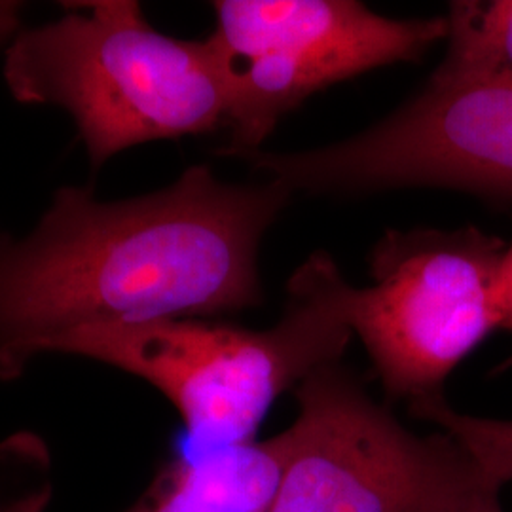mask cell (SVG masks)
I'll list each match as a JSON object with an SVG mask.
<instances>
[{"instance_id":"1","label":"cell","mask_w":512,"mask_h":512,"mask_svg":"<svg viewBox=\"0 0 512 512\" xmlns=\"http://www.w3.org/2000/svg\"><path fill=\"white\" fill-rule=\"evenodd\" d=\"M289 198L274 181L222 183L207 165L124 202L57 190L29 236L0 232V380L71 330L255 308L260 241Z\"/></svg>"},{"instance_id":"2","label":"cell","mask_w":512,"mask_h":512,"mask_svg":"<svg viewBox=\"0 0 512 512\" xmlns=\"http://www.w3.org/2000/svg\"><path fill=\"white\" fill-rule=\"evenodd\" d=\"M346 277L325 251L296 268L287 304L270 329L203 319L107 323L52 338L67 353L145 380L183 418L190 454L255 440L272 404L311 372L338 363L355 336Z\"/></svg>"},{"instance_id":"3","label":"cell","mask_w":512,"mask_h":512,"mask_svg":"<svg viewBox=\"0 0 512 512\" xmlns=\"http://www.w3.org/2000/svg\"><path fill=\"white\" fill-rule=\"evenodd\" d=\"M23 31L4 55V80L25 105L73 116L93 167L126 148L226 128L230 84L211 38L156 31L131 0Z\"/></svg>"},{"instance_id":"4","label":"cell","mask_w":512,"mask_h":512,"mask_svg":"<svg viewBox=\"0 0 512 512\" xmlns=\"http://www.w3.org/2000/svg\"><path fill=\"white\" fill-rule=\"evenodd\" d=\"M294 395L268 512H467L494 488L448 435L412 433L340 363L311 372Z\"/></svg>"},{"instance_id":"5","label":"cell","mask_w":512,"mask_h":512,"mask_svg":"<svg viewBox=\"0 0 512 512\" xmlns=\"http://www.w3.org/2000/svg\"><path fill=\"white\" fill-rule=\"evenodd\" d=\"M507 243L478 228L389 230L370 255L372 285L353 287L351 329L387 395L442 397L456 366L495 329Z\"/></svg>"},{"instance_id":"6","label":"cell","mask_w":512,"mask_h":512,"mask_svg":"<svg viewBox=\"0 0 512 512\" xmlns=\"http://www.w3.org/2000/svg\"><path fill=\"white\" fill-rule=\"evenodd\" d=\"M230 84L224 156L260 150L311 93L393 63L418 61L448 35L444 18L391 19L357 0H219L213 4Z\"/></svg>"},{"instance_id":"7","label":"cell","mask_w":512,"mask_h":512,"mask_svg":"<svg viewBox=\"0 0 512 512\" xmlns=\"http://www.w3.org/2000/svg\"><path fill=\"white\" fill-rule=\"evenodd\" d=\"M243 160L291 194L454 188L512 200V88L431 78L397 112L340 143Z\"/></svg>"},{"instance_id":"8","label":"cell","mask_w":512,"mask_h":512,"mask_svg":"<svg viewBox=\"0 0 512 512\" xmlns=\"http://www.w3.org/2000/svg\"><path fill=\"white\" fill-rule=\"evenodd\" d=\"M289 450L287 429L266 440L167 463L126 512H268Z\"/></svg>"},{"instance_id":"9","label":"cell","mask_w":512,"mask_h":512,"mask_svg":"<svg viewBox=\"0 0 512 512\" xmlns=\"http://www.w3.org/2000/svg\"><path fill=\"white\" fill-rule=\"evenodd\" d=\"M446 21V57L431 78L512 88V0L452 2Z\"/></svg>"},{"instance_id":"10","label":"cell","mask_w":512,"mask_h":512,"mask_svg":"<svg viewBox=\"0 0 512 512\" xmlns=\"http://www.w3.org/2000/svg\"><path fill=\"white\" fill-rule=\"evenodd\" d=\"M410 412L454 440L488 484L512 486V420L461 414L442 397L410 404Z\"/></svg>"},{"instance_id":"11","label":"cell","mask_w":512,"mask_h":512,"mask_svg":"<svg viewBox=\"0 0 512 512\" xmlns=\"http://www.w3.org/2000/svg\"><path fill=\"white\" fill-rule=\"evenodd\" d=\"M497 293H499V304L503 313V329L512 330V241L507 243L499 264Z\"/></svg>"},{"instance_id":"12","label":"cell","mask_w":512,"mask_h":512,"mask_svg":"<svg viewBox=\"0 0 512 512\" xmlns=\"http://www.w3.org/2000/svg\"><path fill=\"white\" fill-rule=\"evenodd\" d=\"M499 492L497 488H486L484 492L476 495L475 501L471 503L467 512H503L499 503Z\"/></svg>"},{"instance_id":"13","label":"cell","mask_w":512,"mask_h":512,"mask_svg":"<svg viewBox=\"0 0 512 512\" xmlns=\"http://www.w3.org/2000/svg\"><path fill=\"white\" fill-rule=\"evenodd\" d=\"M2 454H4V450H0V456H2Z\"/></svg>"}]
</instances>
